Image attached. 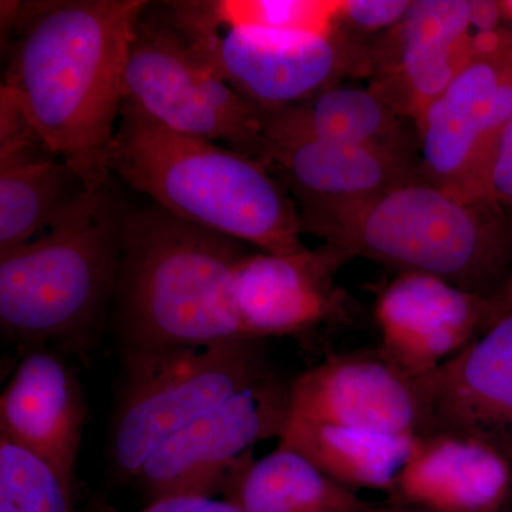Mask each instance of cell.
Here are the masks:
<instances>
[{"label":"cell","instance_id":"8fae6325","mask_svg":"<svg viewBox=\"0 0 512 512\" xmlns=\"http://www.w3.org/2000/svg\"><path fill=\"white\" fill-rule=\"evenodd\" d=\"M289 416L376 433H434L429 384L379 350L333 355L289 384Z\"/></svg>","mask_w":512,"mask_h":512},{"label":"cell","instance_id":"5bb4252c","mask_svg":"<svg viewBox=\"0 0 512 512\" xmlns=\"http://www.w3.org/2000/svg\"><path fill=\"white\" fill-rule=\"evenodd\" d=\"M264 158L298 197L301 211L366 200L421 178L417 161L313 137L272 111H265Z\"/></svg>","mask_w":512,"mask_h":512},{"label":"cell","instance_id":"4fadbf2b","mask_svg":"<svg viewBox=\"0 0 512 512\" xmlns=\"http://www.w3.org/2000/svg\"><path fill=\"white\" fill-rule=\"evenodd\" d=\"M487 313V296L436 276L400 272L377 298V350L410 376L426 379L483 333Z\"/></svg>","mask_w":512,"mask_h":512},{"label":"cell","instance_id":"484cf974","mask_svg":"<svg viewBox=\"0 0 512 512\" xmlns=\"http://www.w3.org/2000/svg\"><path fill=\"white\" fill-rule=\"evenodd\" d=\"M97 512H121L116 508L104 505ZM136 512H245L238 505L228 500H215L202 495H173L150 501L143 510Z\"/></svg>","mask_w":512,"mask_h":512},{"label":"cell","instance_id":"f546056e","mask_svg":"<svg viewBox=\"0 0 512 512\" xmlns=\"http://www.w3.org/2000/svg\"><path fill=\"white\" fill-rule=\"evenodd\" d=\"M505 15L512 18V2H503ZM511 43H512V29H511Z\"/></svg>","mask_w":512,"mask_h":512},{"label":"cell","instance_id":"9a60e30c","mask_svg":"<svg viewBox=\"0 0 512 512\" xmlns=\"http://www.w3.org/2000/svg\"><path fill=\"white\" fill-rule=\"evenodd\" d=\"M349 256L325 244L295 254H247L239 261L235 292L248 338L302 335L339 318L345 292L335 274Z\"/></svg>","mask_w":512,"mask_h":512},{"label":"cell","instance_id":"ba28073f","mask_svg":"<svg viewBox=\"0 0 512 512\" xmlns=\"http://www.w3.org/2000/svg\"><path fill=\"white\" fill-rule=\"evenodd\" d=\"M511 117L512 52L471 60L417 124L420 177L463 200L491 201V174Z\"/></svg>","mask_w":512,"mask_h":512},{"label":"cell","instance_id":"5b68a950","mask_svg":"<svg viewBox=\"0 0 512 512\" xmlns=\"http://www.w3.org/2000/svg\"><path fill=\"white\" fill-rule=\"evenodd\" d=\"M124 210L109 190H82L28 244L0 255V326L29 348L82 340L114 299Z\"/></svg>","mask_w":512,"mask_h":512},{"label":"cell","instance_id":"d4e9b609","mask_svg":"<svg viewBox=\"0 0 512 512\" xmlns=\"http://www.w3.org/2000/svg\"><path fill=\"white\" fill-rule=\"evenodd\" d=\"M410 0H340L339 28L360 33L390 30L402 22Z\"/></svg>","mask_w":512,"mask_h":512},{"label":"cell","instance_id":"30bf717a","mask_svg":"<svg viewBox=\"0 0 512 512\" xmlns=\"http://www.w3.org/2000/svg\"><path fill=\"white\" fill-rule=\"evenodd\" d=\"M289 384L274 372L168 437L134 481L151 501L173 495L214 497L256 444L279 440L289 417Z\"/></svg>","mask_w":512,"mask_h":512},{"label":"cell","instance_id":"52a82bcc","mask_svg":"<svg viewBox=\"0 0 512 512\" xmlns=\"http://www.w3.org/2000/svg\"><path fill=\"white\" fill-rule=\"evenodd\" d=\"M124 101L168 130L227 143L265 164V111L235 92L165 23L143 18L138 23L128 52Z\"/></svg>","mask_w":512,"mask_h":512},{"label":"cell","instance_id":"4316f807","mask_svg":"<svg viewBox=\"0 0 512 512\" xmlns=\"http://www.w3.org/2000/svg\"><path fill=\"white\" fill-rule=\"evenodd\" d=\"M490 197L512 215V117L505 128L491 174Z\"/></svg>","mask_w":512,"mask_h":512},{"label":"cell","instance_id":"7c38bea8","mask_svg":"<svg viewBox=\"0 0 512 512\" xmlns=\"http://www.w3.org/2000/svg\"><path fill=\"white\" fill-rule=\"evenodd\" d=\"M470 2L414 0L402 22L366 47L369 89L412 123H420L473 60Z\"/></svg>","mask_w":512,"mask_h":512},{"label":"cell","instance_id":"ffe728a7","mask_svg":"<svg viewBox=\"0 0 512 512\" xmlns=\"http://www.w3.org/2000/svg\"><path fill=\"white\" fill-rule=\"evenodd\" d=\"M416 439L289 416L279 443L301 453L349 490L390 493Z\"/></svg>","mask_w":512,"mask_h":512},{"label":"cell","instance_id":"7a4b0ae2","mask_svg":"<svg viewBox=\"0 0 512 512\" xmlns=\"http://www.w3.org/2000/svg\"><path fill=\"white\" fill-rule=\"evenodd\" d=\"M245 255L237 239L157 205L127 211L114 292V323L124 349L248 338L235 292Z\"/></svg>","mask_w":512,"mask_h":512},{"label":"cell","instance_id":"277c9868","mask_svg":"<svg viewBox=\"0 0 512 512\" xmlns=\"http://www.w3.org/2000/svg\"><path fill=\"white\" fill-rule=\"evenodd\" d=\"M302 234L349 258L436 276L490 296L512 262V215L493 201H466L423 178L366 200L298 211Z\"/></svg>","mask_w":512,"mask_h":512},{"label":"cell","instance_id":"ac0fdd59","mask_svg":"<svg viewBox=\"0 0 512 512\" xmlns=\"http://www.w3.org/2000/svg\"><path fill=\"white\" fill-rule=\"evenodd\" d=\"M511 460L474 437H417L397 477L392 503L427 512H498L510 497Z\"/></svg>","mask_w":512,"mask_h":512},{"label":"cell","instance_id":"8992f818","mask_svg":"<svg viewBox=\"0 0 512 512\" xmlns=\"http://www.w3.org/2000/svg\"><path fill=\"white\" fill-rule=\"evenodd\" d=\"M271 373L261 339L126 349L123 390L111 430L117 476L134 480L168 437Z\"/></svg>","mask_w":512,"mask_h":512},{"label":"cell","instance_id":"2e32d148","mask_svg":"<svg viewBox=\"0 0 512 512\" xmlns=\"http://www.w3.org/2000/svg\"><path fill=\"white\" fill-rule=\"evenodd\" d=\"M434 433L483 440L512 457V311L427 377Z\"/></svg>","mask_w":512,"mask_h":512},{"label":"cell","instance_id":"9c48e42d","mask_svg":"<svg viewBox=\"0 0 512 512\" xmlns=\"http://www.w3.org/2000/svg\"><path fill=\"white\" fill-rule=\"evenodd\" d=\"M181 37L235 92L264 111L299 106L349 73L366 74V47L340 28L330 35L231 29Z\"/></svg>","mask_w":512,"mask_h":512},{"label":"cell","instance_id":"e0dca14e","mask_svg":"<svg viewBox=\"0 0 512 512\" xmlns=\"http://www.w3.org/2000/svg\"><path fill=\"white\" fill-rule=\"evenodd\" d=\"M84 420L86 402L72 367L52 349H30L0 397V436L74 481Z\"/></svg>","mask_w":512,"mask_h":512},{"label":"cell","instance_id":"cb8c5ba5","mask_svg":"<svg viewBox=\"0 0 512 512\" xmlns=\"http://www.w3.org/2000/svg\"><path fill=\"white\" fill-rule=\"evenodd\" d=\"M73 481L28 448L0 436V512H72Z\"/></svg>","mask_w":512,"mask_h":512},{"label":"cell","instance_id":"83f0119b","mask_svg":"<svg viewBox=\"0 0 512 512\" xmlns=\"http://www.w3.org/2000/svg\"><path fill=\"white\" fill-rule=\"evenodd\" d=\"M504 15L503 2H491V0L470 2L471 29H476V32L500 29Z\"/></svg>","mask_w":512,"mask_h":512},{"label":"cell","instance_id":"6da1fadb","mask_svg":"<svg viewBox=\"0 0 512 512\" xmlns=\"http://www.w3.org/2000/svg\"><path fill=\"white\" fill-rule=\"evenodd\" d=\"M147 2L20 3L2 87L84 190L109 185L128 52Z\"/></svg>","mask_w":512,"mask_h":512},{"label":"cell","instance_id":"44dd1931","mask_svg":"<svg viewBox=\"0 0 512 512\" xmlns=\"http://www.w3.org/2000/svg\"><path fill=\"white\" fill-rule=\"evenodd\" d=\"M222 494L245 512H363L375 505L281 443L258 460L248 458Z\"/></svg>","mask_w":512,"mask_h":512},{"label":"cell","instance_id":"7402d4cb","mask_svg":"<svg viewBox=\"0 0 512 512\" xmlns=\"http://www.w3.org/2000/svg\"><path fill=\"white\" fill-rule=\"evenodd\" d=\"M272 113L313 137L372 148L420 164L416 124L370 89L338 84L306 103Z\"/></svg>","mask_w":512,"mask_h":512},{"label":"cell","instance_id":"603a6c76","mask_svg":"<svg viewBox=\"0 0 512 512\" xmlns=\"http://www.w3.org/2000/svg\"><path fill=\"white\" fill-rule=\"evenodd\" d=\"M167 26L181 36L231 29L330 35L339 29L340 0H207L167 3Z\"/></svg>","mask_w":512,"mask_h":512},{"label":"cell","instance_id":"f1b7e54d","mask_svg":"<svg viewBox=\"0 0 512 512\" xmlns=\"http://www.w3.org/2000/svg\"><path fill=\"white\" fill-rule=\"evenodd\" d=\"M487 309V322H485L484 330L505 313L512 311V269L503 284L498 286L490 296H487Z\"/></svg>","mask_w":512,"mask_h":512},{"label":"cell","instance_id":"d6986e66","mask_svg":"<svg viewBox=\"0 0 512 512\" xmlns=\"http://www.w3.org/2000/svg\"><path fill=\"white\" fill-rule=\"evenodd\" d=\"M82 190L22 113L0 114V255L43 234Z\"/></svg>","mask_w":512,"mask_h":512},{"label":"cell","instance_id":"3957f363","mask_svg":"<svg viewBox=\"0 0 512 512\" xmlns=\"http://www.w3.org/2000/svg\"><path fill=\"white\" fill-rule=\"evenodd\" d=\"M111 173L174 217L268 254H295L299 212L268 167L214 141L175 133L124 101Z\"/></svg>","mask_w":512,"mask_h":512}]
</instances>
